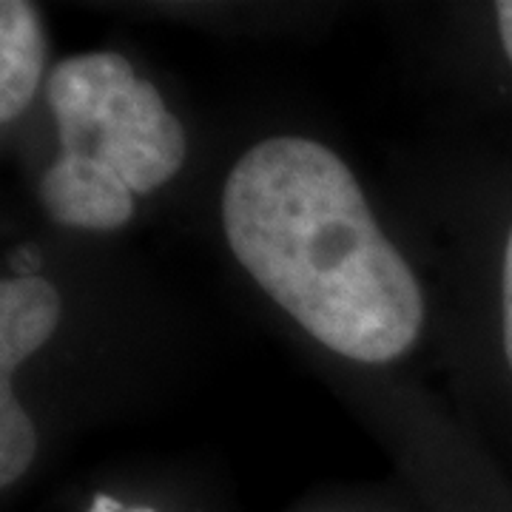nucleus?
<instances>
[{
  "mask_svg": "<svg viewBox=\"0 0 512 512\" xmlns=\"http://www.w3.org/2000/svg\"><path fill=\"white\" fill-rule=\"evenodd\" d=\"M495 18H498V32L504 40V49L512 60V0H501L495 3Z\"/></svg>",
  "mask_w": 512,
  "mask_h": 512,
  "instance_id": "obj_7",
  "label": "nucleus"
},
{
  "mask_svg": "<svg viewBox=\"0 0 512 512\" xmlns=\"http://www.w3.org/2000/svg\"><path fill=\"white\" fill-rule=\"evenodd\" d=\"M46 66V32L26 0L0 3V120L12 123L32 103Z\"/></svg>",
  "mask_w": 512,
  "mask_h": 512,
  "instance_id": "obj_4",
  "label": "nucleus"
},
{
  "mask_svg": "<svg viewBox=\"0 0 512 512\" xmlns=\"http://www.w3.org/2000/svg\"><path fill=\"white\" fill-rule=\"evenodd\" d=\"M89 512H123V510H120V504H117V501H111V498H106V495H97V498H94V507ZM140 512H151V510H140Z\"/></svg>",
  "mask_w": 512,
  "mask_h": 512,
  "instance_id": "obj_9",
  "label": "nucleus"
},
{
  "mask_svg": "<svg viewBox=\"0 0 512 512\" xmlns=\"http://www.w3.org/2000/svg\"><path fill=\"white\" fill-rule=\"evenodd\" d=\"M37 433L32 419L15 399L12 382L0 384V484H15L32 464Z\"/></svg>",
  "mask_w": 512,
  "mask_h": 512,
  "instance_id": "obj_5",
  "label": "nucleus"
},
{
  "mask_svg": "<svg viewBox=\"0 0 512 512\" xmlns=\"http://www.w3.org/2000/svg\"><path fill=\"white\" fill-rule=\"evenodd\" d=\"M60 322V296L43 279H6L0 285V384L12 382L35 350H40Z\"/></svg>",
  "mask_w": 512,
  "mask_h": 512,
  "instance_id": "obj_3",
  "label": "nucleus"
},
{
  "mask_svg": "<svg viewBox=\"0 0 512 512\" xmlns=\"http://www.w3.org/2000/svg\"><path fill=\"white\" fill-rule=\"evenodd\" d=\"M239 265L333 353L384 365L416 345L424 296L350 168L302 137L254 146L222 188Z\"/></svg>",
  "mask_w": 512,
  "mask_h": 512,
  "instance_id": "obj_1",
  "label": "nucleus"
},
{
  "mask_svg": "<svg viewBox=\"0 0 512 512\" xmlns=\"http://www.w3.org/2000/svg\"><path fill=\"white\" fill-rule=\"evenodd\" d=\"M46 94L63 154L40 183V202L60 225L114 231L131 220L134 194L160 188L183 168L180 120L126 57H66Z\"/></svg>",
  "mask_w": 512,
  "mask_h": 512,
  "instance_id": "obj_2",
  "label": "nucleus"
},
{
  "mask_svg": "<svg viewBox=\"0 0 512 512\" xmlns=\"http://www.w3.org/2000/svg\"><path fill=\"white\" fill-rule=\"evenodd\" d=\"M504 348H507V362L512 367V231L507 239V254H504Z\"/></svg>",
  "mask_w": 512,
  "mask_h": 512,
  "instance_id": "obj_6",
  "label": "nucleus"
},
{
  "mask_svg": "<svg viewBox=\"0 0 512 512\" xmlns=\"http://www.w3.org/2000/svg\"><path fill=\"white\" fill-rule=\"evenodd\" d=\"M12 265H15V271H18V279H29V276L37 274V268H40V254H37L35 248H20L12 256Z\"/></svg>",
  "mask_w": 512,
  "mask_h": 512,
  "instance_id": "obj_8",
  "label": "nucleus"
}]
</instances>
